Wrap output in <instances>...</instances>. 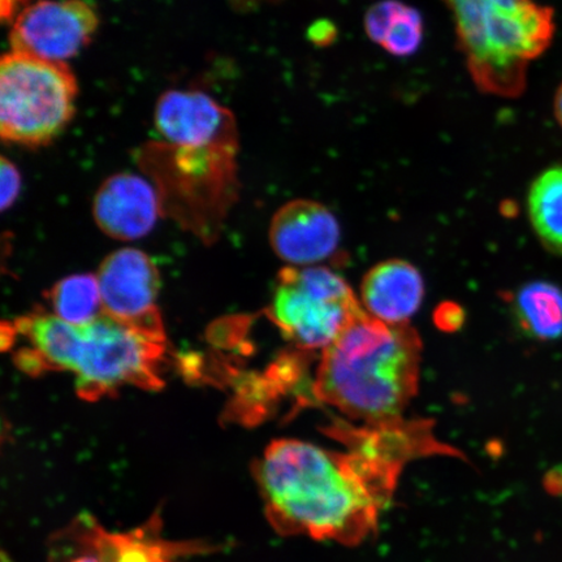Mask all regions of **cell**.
Wrapping results in <instances>:
<instances>
[{
    "instance_id": "obj_1",
    "label": "cell",
    "mask_w": 562,
    "mask_h": 562,
    "mask_svg": "<svg viewBox=\"0 0 562 562\" xmlns=\"http://www.w3.org/2000/svg\"><path fill=\"white\" fill-rule=\"evenodd\" d=\"M333 434L346 451L279 439L255 463L266 517L281 536L361 544L378 531L406 463L447 451L430 427L402 419Z\"/></svg>"
},
{
    "instance_id": "obj_2",
    "label": "cell",
    "mask_w": 562,
    "mask_h": 562,
    "mask_svg": "<svg viewBox=\"0 0 562 562\" xmlns=\"http://www.w3.org/2000/svg\"><path fill=\"white\" fill-rule=\"evenodd\" d=\"M422 341L409 325H386L363 311L323 350L315 396L368 426L402 419L417 395Z\"/></svg>"
},
{
    "instance_id": "obj_3",
    "label": "cell",
    "mask_w": 562,
    "mask_h": 562,
    "mask_svg": "<svg viewBox=\"0 0 562 562\" xmlns=\"http://www.w3.org/2000/svg\"><path fill=\"white\" fill-rule=\"evenodd\" d=\"M451 11L457 45L483 94L516 98L527 67L550 47L553 10L536 0H442Z\"/></svg>"
},
{
    "instance_id": "obj_4",
    "label": "cell",
    "mask_w": 562,
    "mask_h": 562,
    "mask_svg": "<svg viewBox=\"0 0 562 562\" xmlns=\"http://www.w3.org/2000/svg\"><path fill=\"white\" fill-rule=\"evenodd\" d=\"M240 143L147 145L138 161L153 176L164 216L211 245L220 238L240 192L237 153Z\"/></svg>"
},
{
    "instance_id": "obj_5",
    "label": "cell",
    "mask_w": 562,
    "mask_h": 562,
    "mask_svg": "<svg viewBox=\"0 0 562 562\" xmlns=\"http://www.w3.org/2000/svg\"><path fill=\"white\" fill-rule=\"evenodd\" d=\"M79 83L66 63L10 52L0 60V136L4 143L42 147L72 121Z\"/></svg>"
},
{
    "instance_id": "obj_6",
    "label": "cell",
    "mask_w": 562,
    "mask_h": 562,
    "mask_svg": "<svg viewBox=\"0 0 562 562\" xmlns=\"http://www.w3.org/2000/svg\"><path fill=\"white\" fill-rule=\"evenodd\" d=\"M167 344L150 339L103 314L79 326L67 371L76 375V392L95 403L115 396L124 386L159 391Z\"/></svg>"
},
{
    "instance_id": "obj_7",
    "label": "cell",
    "mask_w": 562,
    "mask_h": 562,
    "mask_svg": "<svg viewBox=\"0 0 562 562\" xmlns=\"http://www.w3.org/2000/svg\"><path fill=\"white\" fill-rule=\"evenodd\" d=\"M363 311L340 276L323 266L286 267L279 273L270 318L302 349H323Z\"/></svg>"
},
{
    "instance_id": "obj_8",
    "label": "cell",
    "mask_w": 562,
    "mask_h": 562,
    "mask_svg": "<svg viewBox=\"0 0 562 562\" xmlns=\"http://www.w3.org/2000/svg\"><path fill=\"white\" fill-rule=\"evenodd\" d=\"M103 313L150 339L165 341L158 307L159 270L146 252L125 248L104 259L97 272Z\"/></svg>"
},
{
    "instance_id": "obj_9",
    "label": "cell",
    "mask_w": 562,
    "mask_h": 562,
    "mask_svg": "<svg viewBox=\"0 0 562 562\" xmlns=\"http://www.w3.org/2000/svg\"><path fill=\"white\" fill-rule=\"evenodd\" d=\"M100 16L87 0H40L12 20L11 52L66 63L93 40Z\"/></svg>"
},
{
    "instance_id": "obj_10",
    "label": "cell",
    "mask_w": 562,
    "mask_h": 562,
    "mask_svg": "<svg viewBox=\"0 0 562 562\" xmlns=\"http://www.w3.org/2000/svg\"><path fill=\"white\" fill-rule=\"evenodd\" d=\"M341 240L339 221L327 206L313 200H293L273 214L270 244L292 267L318 266L331 258Z\"/></svg>"
},
{
    "instance_id": "obj_11",
    "label": "cell",
    "mask_w": 562,
    "mask_h": 562,
    "mask_svg": "<svg viewBox=\"0 0 562 562\" xmlns=\"http://www.w3.org/2000/svg\"><path fill=\"white\" fill-rule=\"evenodd\" d=\"M154 125L161 140L173 145L238 143L231 110L200 90H168L158 98Z\"/></svg>"
},
{
    "instance_id": "obj_12",
    "label": "cell",
    "mask_w": 562,
    "mask_h": 562,
    "mask_svg": "<svg viewBox=\"0 0 562 562\" xmlns=\"http://www.w3.org/2000/svg\"><path fill=\"white\" fill-rule=\"evenodd\" d=\"M93 216L105 236L133 241L150 234L164 216V209L158 189L149 180L136 173L119 172L98 188Z\"/></svg>"
},
{
    "instance_id": "obj_13",
    "label": "cell",
    "mask_w": 562,
    "mask_h": 562,
    "mask_svg": "<svg viewBox=\"0 0 562 562\" xmlns=\"http://www.w3.org/2000/svg\"><path fill=\"white\" fill-rule=\"evenodd\" d=\"M158 518L135 531L110 532L88 515L68 527L65 537L93 552L102 562H175L194 552L186 543H172L159 536Z\"/></svg>"
},
{
    "instance_id": "obj_14",
    "label": "cell",
    "mask_w": 562,
    "mask_h": 562,
    "mask_svg": "<svg viewBox=\"0 0 562 562\" xmlns=\"http://www.w3.org/2000/svg\"><path fill=\"white\" fill-rule=\"evenodd\" d=\"M424 296V278L416 266L403 259H390L372 267L361 284L364 312L386 325H407Z\"/></svg>"
},
{
    "instance_id": "obj_15",
    "label": "cell",
    "mask_w": 562,
    "mask_h": 562,
    "mask_svg": "<svg viewBox=\"0 0 562 562\" xmlns=\"http://www.w3.org/2000/svg\"><path fill=\"white\" fill-rule=\"evenodd\" d=\"M517 321L526 334L551 341L562 336V291L548 281H532L515 299Z\"/></svg>"
},
{
    "instance_id": "obj_16",
    "label": "cell",
    "mask_w": 562,
    "mask_h": 562,
    "mask_svg": "<svg viewBox=\"0 0 562 562\" xmlns=\"http://www.w3.org/2000/svg\"><path fill=\"white\" fill-rule=\"evenodd\" d=\"M527 211L544 248L562 256V166L548 168L532 181Z\"/></svg>"
},
{
    "instance_id": "obj_17",
    "label": "cell",
    "mask_w": 562,
    "mask_h": 562,
    "mask_svg": "<svg viewBox=\"0 0 562 562\" xmlns=\"http://www.w3.org/2000/svg\"><path fill=\"white\" fill-rule=\"evenodd\" d=\"M46 296L53 314L69 325L87 326L104 314L100 284L93 273L61 279Z\"/></svg>"
},
{
    "instance_id": "obj_18",
    "label": "cell",
    "mask_w": 562,
    "mask_h": 562,
    "mask_svg": "<svg viewBox=\"0 0 562 562\" xmlns=\"http://www.w3.org/2000/svg\"><path fill=\"white\" fill-rule=\"evenodd\" d=\"M425 24L420 12L403 3L382 44L384 50L397 58H405L419 50L424 42Z\"/></svg>"
},
{
    "instance_id": "obj_19",
    "label": "cell",
    "mask_w": 562,
    "mask_h": 562,
    "mask_svg": "<svg viewBox=\"0 0 562 562\" xmlns=\"http://www.w3.org/2000/svg\"><path fill=\"white\" fill-rule=\"evenodd\" d=\"M402 5L400 0H381L370 7L364 15V32L374 44L382 46Z\"/></svg>"
},
{
    "instance_id": "obj_20",
    "label": "cell",
    "mask_w": 562,
    "mask_h": 562,
    "mask_svg": "<svg viewBox=\"0 0 562 562\" xmlns=\"http://www.w3.org/2000/svg\"><path fill=\"white\" fill-rule=\"evenodd\" d=\"M0 186H2V210H9L19 199L21 187H23V178L19 168L13 161L4 156L0 158Z\"/></svg>"
},
{
    "instance_id": "obj_21",
    "label": "cell",
    "mask_w": 562,
    "mask_h": 562,
    "mask_svg": "<svg viewBox=\"0 0 562 562\" xmlns=\"http://www.w3.org/2000/svg\"><path fill=\"white\" fill-rule=\"evenodd\" d=\"M307 37L313 45L327 47L334 44L337 37V30L333 21L318 20L308 27Z\"/></svg>"
},
{
    "instance_id": "obj_22",
    "label": "cell",
    "mask_w": 562,
    "mask_h": 562,
    "mask_svg": "<svg viewBox=\"0 0 562 562\" xmlns=\"http://www.w3.org/2000/svg\"><path fill=\"white\" fill-rule=\"evenodd\" d=\"M26 3L27 0H2V5H0V10H2V19H15L18 13L25 9L27 5Z\"/></svg>"
},
{
    "instance_id": "obj_23",
    "label": "cell",
    "mask_w": 562,
    "mask_h": 562,
    "mask_svg": "<svg viewBox=\"0 0 562 562\" xmlns=\"http://www.w3.org/2000/svg\"><path fill=\"white\" fill-rule=\"evenodd\" d=\"M77 548H79V552H77L72 560H68L67 562H102L93 552L87 550V548L79 544H77Z\"/></svg>"
},
{
    "instance_id": "obj_24",
    "label": "cell",
    "mask_w": 562,
    "mask_h": 562,
    "mask_svg": "<svg viewBox=\"0 0 562 562\" xmlns=\"http://www.w3.org/2000/svg\"><path fill=\"white\" fill-rule=\"evenodd\" d=\"M553 112H554V117H557V121L562 128V82L557 91V95H554Z\"/></svg>"
}]
</instances>
